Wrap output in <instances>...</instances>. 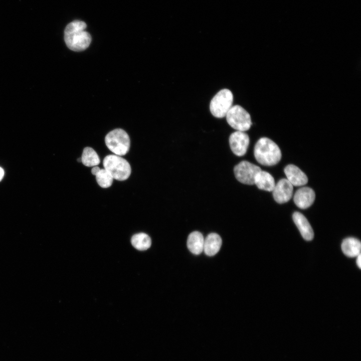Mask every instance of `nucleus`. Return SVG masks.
Wrapping results in <instances>:
<instances>
[{
    "mask_svg": "<svg viewBox=\"0 0 361 361\" xmlns=\"http://www.w3.org/2000/svg\"><path fill=\"white\" fill-rule=\"evenodd\" d=\"M86 27L85 22L79 20L67 25L64 31V40L68 48L79 52L89 46L92 39L90 34L85 31Z\"/></svg>",
    "mask_w": 361,
    "mask_h": 361,
    "instance_id": "obj_1",
    "label": "nucleus"
},
{
    "mask_svg": "<svg viewBox=\"0 0 361 361\" xmlns=\"http://www.w3.org/2000/svg\"><path fill=\"white\" fill-rule=\"evenodd\" d=\"M254 154L260 164L266 166L276 164L281 158L279 146L267 137H262L257 141L254 146Z\"/></svg>",
    "mask_w": 361,
    "mask_h": 361,
    "instance_id": "obj_2",
    "label": "nucleus"
},
{
    "mask_svg": "<svg viewBox=\"0 0 361 361\" xmlns=\"http://www.w3.org/2000/svg\"><path fill=\"white\" fill-rule=\"evenodd\" d=\"M103 164L104 168L116 180H126L130 175L131 170L129 163L120 156L108 155L104 158Z\"/></svg>",
    "mask_w": 361,
    "mask_h": 361,
    "instance_id": "obj_3",
    "label": "nucleus"
},
{
    "mask_svg": "<svg viewBox=\"0 0 361 361\" xmlns=\"http://www.w3.org/2000/svg\"><path fill=\"white\" fill-rule=\"evenodd\" d=\"M107 147L116 155L122 156L129 151L130 141L128 134L120 128L109 132L105 136Z\"/></svg>",
    "mask_w": 361,
    "mask_h": 361,
    "instance_id": "obj_4",
    "label": "nucleus"
},
{
    "mask_svg": "<svg viewBox=\"0 0 361 361\" xmlns=\"http://www.w3.org/2000/svg\"><path fill=\"white\" fill-rule=\"evenodd\" d=\"M233 95L228 89L219 91L212 99L210 110L212 114L217 118H223L232 106Z\"/></svg>",
    "mask_w": 361,
    "mask_h": 361,
    "instance_id": "obj_5",
    "label": "nucleus"
},
{
    "mask_svg": "<svg viewBox=\"0 0 361 361\" xmlns=\"http://www.w3.org/2000/svg\"><path fill=\"white\" fill-rule=\"evenodd\" d=\"M226 117L229 125L237 131L245 132L250 129L252 124L249 113L239 105L232 106Z\"/></svg>",
    "mask_w": 361,
    "mask_h": 361,
    "instance_id": "obj_6",
    "label": "nucleus"
},
{
    "mask_svg": "<svg viewBox=\"0 0 361 361\" xmlns=\"http://www.w3.org/2000/svg\"><path fill=\"white\" fill-rule=\"evenodd\" d=\"M260 170L259 166L246 160L241 161L234 168L236 179L242 184L249 185H254L256 176Z\"/></svg>",
    "mask_w": 361,
    "mask_h": 361,
    "instance_id": "obj_7",
    "label": "nucleus"
},
{
    "mask_svg": "<svg viewBox=\"0 0 361 361\" xmlns=\"http://www.w3.org/2000/svg\"><path fill=\"white\" fill-rule=\"evenodd\" d=\"M229 144L232 152L237 156H241L247 152L250 139L248 135L244 131H236L230 136Z\"/></svg>",
    "mask_w": 361,
    "mask_h": 361,
    "instance_id": "obj_8",
    "label": "nucleus"
},
{
    "mask_svg": "<svg viewBox=\"0 0 361 361\" xmlns=\"http://www.w3.org/2000/svg\"><path fill=\"white\" fill-rule=\"evenodd\" d=\"M293 187L286 178L279 180L272 191L275 201L279 204L288 202L292 197Z\"/></svg>",
    "mask_w": 361,
    "mask_h": 361,
    "instance_id": "obj_9",
    "label": "nucleus"
},
{
    "mask_svg": "<svg viewBox=\"0 0 361 361\" xmlns=\"http://www.w3.org/2000/svg\"><path fill=\"white\" fill-rule=\"evenodd\" d=\"M315 198L314 191L309 187L299 189L295 193L293 200L295 205L302 209H307L313 203Z\"/></svg>",
    "mask_w": 361,
    "mask_h": 361,
    "instance_id": "obj_10",
    "label": "nucleus"
},
{
    "mask_svg": "<svg viewBox=\"0 0 361 361\" xmlns=\"http://www.w3.org/2000/svg\"><path fill=\"white\" fill-rule=\"evenodd\" d=\"M284 173L287 179L293 186H302L308 182L306 175L297 166L289 164L284 168Z\"/></svg>",
    "mask_w": 361,
    "mask_h": 361,
    "instance_id": "obj_11",
    "label": "nucleus"
},
{
    "mask_svg": "<svg viewBox=\"0 0 361 361\" xmlns=\"http://www.w3.org/2000/svg\"><path fill=\"white\" fill-rule=\"evenodd\" d=\"M292 218L302 237L307 241L312 240L314 232L305 217L301 213L295 212L293 214Z\"/></svg>",
    "mask_w": 361,
    "mask_h": 361,
    "instance_id": "obj_12",
    "label": "nucleus"
},
{
    "mask_svg": "<svg viewBox=\"0 0 361 361\" xmlns=\"http://www.w3.org/2000/svg\"><path fill=\"white\" fill-rule=\"evenodd\" d=\"M222 243V239L218 234L210 233L204 239L203 251L207 256H214L219 251Z\"/></svg>",
    "mask_w": 361,
    "mask_h": 361,
    "instance_id": "obj_13",
    "label": "nucleus"
},
{
    "mask_svg": "<svg viewBox=\"0 0 361 361\" xmlns=\"http://www.w3.org/2000/svg\"><path fill=\"white\" fill-rule=\"evenodd\" d=\"M204 238L198 231L192 232L188 236L187 247L189 250L195 255H199L203 251Z\"/></svg>",
    "mask_w": 361,
    "mask_h": 361,
    "instance_id": "obj_14",
    "label": "nucleus"
},
{
    "mask_svg": "<svg viewBox=\"0 0 361 361\" xmlns=\"http://www.w3.org/2000/svg\"><path fill=\"white\" fill-rule=\"evenodd\" d=\"M254 185L260 190L271 192L275 187V183L270 173L261 170L256 176Z\"/></svg>",
    "mask_w": 361,
    "mask_h": 361,
    "instance_id": "obj_15",
    "label": "nucleus"
},
{
    "mask_svg": "<svg viewBox=\"0 0 361 361\" xmlns=\"http://www.w3.org/2000/svg\"><path fill=\"white\" fill-rule=\"evenodd\" d=\"M361 244L360 241L354 238L344 239L341 244L343 253L349 257H357L360 253Z\"/></svg>",
    "mask_w": 361,
    "mask_h": 361,
    "instance_id": "obj_16",
    "label": "nucleus"
},
{
    "mask_svg": "<svg viewBox=\"0 0 361 361\" xmlns=\"http://www.w3.org/2000/svg\"><path fill=\"white\" fill-rule=\"evenodd\" d=\"M132 246L136 249L140 251L146 250L151 244V240L149 236L144 233H139L134 235L131 239Z\"/></svg>",
    "mask_w": 361,
    "mask_h": 361,
    "instance_id": "obj_17",
    "label": "nucleus"
},
{
    "mask_svg": "<svg viewBox=\"0 0 361 361\" xmlns=\"http://www.w3.org/2000/svg\"><path fill=\"white\" fill-rule=\"evenodd\" d=\"M81 158L82 163L89 167L96 166L100 162L96 152L90 147L84 148Z\"/></svg>",
    "mask_w": 361,
    "mask_h": 361,
    "instance_id": "obj_18",
    "label": "nucleus"
},
{
    "mask_svg": "<svg viewBox=\"0 0 361 361\" xmlns=\"http://www.w3.org/2000/svg\"><path fill=\"white\" fill-rule=\"evenodd\" d=\"M95 176L96 181L101 187L107 188L112 185L113 178L105 168L100 169Z\"/></svg>",
    "mask_w": 361,
    "mask_h": 361,
    "instance_id": "obj_19",
    "label": "nucleus"
},
{
    "mask_svg": "<svg viewBox=\"0 0 361 361\" xmlns=\"http://www.w3.org/2000/svg\"><path fill=\"white\" fill-rule=\"evenodd\" d=\"M100 169V168L98 166H95L92 168L91 173L92 174L96 175Z\"/></svg>",
    "mask_w": 361,
    "mask_h": 361,
    "instance_id": "obj_20",
    "label": "nucleus"
},
{
    "mask_svg": "<svg viewBox=\"0 0 361 361\" xmlns=\"http://www.w3.org/2000/svg\"><path fill=\"white\" fill-rule=\"evenodd\" d=\"M356 264H357V265L358 266V267L359 268H361V256H360V254H359V255L357 256V259H356Z\"/></svg>",
    "mask_w": 361,
    "mask_h": 361,
    "instance_id": "obj_21",
    "label": "nucleus"
},
{
    "mask_svg": "<svg viewBox=\"0 0 361 361\" xmlns=\"http://www.w3.org/2000/svg\"><path fill=\"white\" fill-rule=\"evenodd\" d=\"M4 175V171L3 169L0 167V181L3 178Z\"/></svg>",
    "mask_w": 361,
    "mask_h": 361,
    "instance_id": "obj_22",
    "label": "nucleus"
},
{
    "mask_svg": "<svg viewBox=\"0 0 361 361\" xmlns=\"http://www.w3.org/2000/svg\"><path fill=\"white\" fill-rule=\"evenodd\" d=\"M77 160H78V162H81V158H78V159H77Z\"/></svg>",
    "mask_w": 361,
    "mask_h": 361,
    "instance_id": "obj_23",
    "label": "nucleus"
}]
</instances>
